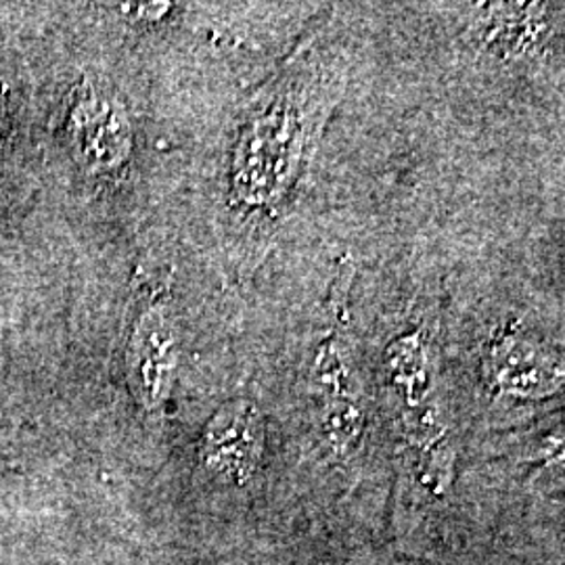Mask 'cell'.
Wrapping results in <instances>:
<instances>
[{"mask_svg":"<svg viewBox=\"0 0 565 565\" xmlns=\"http://www.w3.org/2000/svg\"><path fill=\"white\" fill-rule=\"evenodd\" d=\"M303 149L306 118L291 88L254 105L233 147L231 202L243 212L273 214L300 177Z\"/></svg>","mask_w":565,"mask_h":565,"instance_id":"obj_1","label":"cell"},{"mask_svg":"<svg viewBox=\"0 0 565 565\" xmlns=\"http://www.w3.org/2000/svg\"><path fill=\"white\" fill-rule=\"evenodd\" d=\"M67 135L72 149L93 174H116L132 156V124L111 95L86 88L72 105Z\"/></svg>","mask_w":565,"mask_h":565,"instance_id":"obj_2","label":"cell"},{"mask_svg":"<svg viewBox=\"0 0 565 565\" xmlns=\"http://www.w3.org/2000/svg\"><path fill=\"white\" fill-rule=\"evenodd\" d=\"M486 371L492 385L520 398H541L564 384L562 354L520 324L509 327L492 342Z\"/></svg>","mask_w":565,"mask_h":565,"instance_id":"obj_3","label":"cell"},{"mask_svg":"<svg viewBox=\"0 0 565 565\" xmlns=\"http://www.w3.org/2000/svg\"><path fill=\"white\" fill-rule=\"evenodd\" d=\"M128 382L147 411H158L170 396L179 369L177 324L163 308L145 310L132 327L126 350Z\"/></svg>","mask_w":565,"mask_h":565,"instance_id":"obj_4","label":"cell"},{"mask_svg":"<svg viewBox=\"0 0 565 565\" xmlns=\"http://www.w3.org/2000/svg\"><path fill=\"white\" fill-rule=\"evenodd\" d=\"M263 448L264 429L258 411L247 403H231L205 425L200 461L205 469L243 484L254 476Z\"/></svg>","mask_w":565,"mask_h":565,"instance_id":"obj_5","label":"cell"},{"mask_svg":"<svg viewBox=\"0 0 565 565\" xmlns=\"http://www.w3.org/2000/svg\"><path fill=\"white\" fill-rule=\"evenodd\" d=\"M478 9V39L486 53L503 61L536 55L551 36L555 4L543 2H486Z\"/></svg>","mask_w":565,"mask_h":565,"instance_id":"obj_6","label":"cell"},{"mask_svg":"<svg viewBox=\"0 0 565 565\" xmlns=\"http://www.w3.org/2000/svg\"><path fill=\"white\" fill-rule=\"evenodd\" d=\"M0 116H2V102H0Z\"/></svg>","mask_w":565,"mask_h":565,"instance_id":"obj_7","label":"cell"}]
</instances>
